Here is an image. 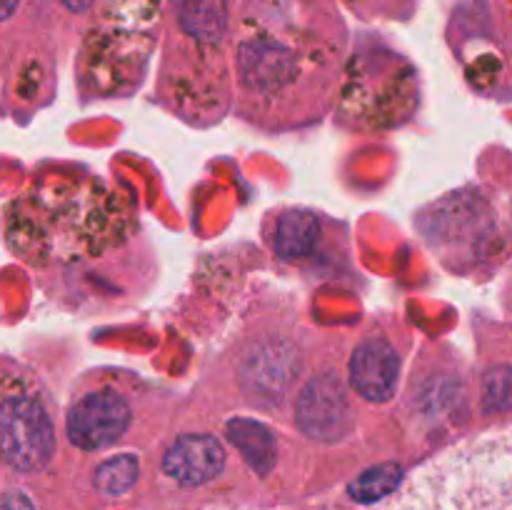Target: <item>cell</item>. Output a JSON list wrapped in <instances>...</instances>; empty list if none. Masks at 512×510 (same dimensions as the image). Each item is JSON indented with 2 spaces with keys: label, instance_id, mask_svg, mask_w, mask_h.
I'll list each match as a JSON object with an SVG mask.
<instances>
[{
  "label": "cell",
  "instance_id": "obj_1",
  "mask_svg": "<svg viewBox=\"0 0 512 510\" xmlns=\"http://www.w3.org/2000/svg\"><path fill=\"white\" fill-rule=\"evenodd\" d=\"M130 210L95 178H43L13 200L8 243L25 263L50 265L100 255L123 243Z\"/></svg>",
  "mask_w": 512,
  "mask_h": 510
},
{
  "label": "cell",
  "instance_id": "obj_2",
  "mask_svg": "<svg viewBox=\"0 0 512 510\" xmlns=\"http://www.w3.org/2000/svg\"><path fill=\"white\" fill-rule=\"evenodd\" d=\"M383 510H512L508 428L465 440L430 460Z\"/></svg>",
  "mask_w": 512,
  "mask_h": 510
},
{
  "label": "cell",
  "instance_id": "obj_3",
  "mask_svg": "<svg viewBox=\"0 0 512 510\" xmlns=\"http://www.w3.org/2000/svg\"><path fill=\"white\" fill-rule=\"evenodd\" d=\"M53 425L35 395L0 393V455L23 473L45 468L53 455Z\"/></svg>",
  "mask_w": 512,
  "mask_h": 510
},
{
  "label": "cell",
  "instance_id": "obj_4",
  "mask_svg": "<svg viewBox=\"0 0 512 510\" xmlns=\"http://www.w3.org/2000/svg\"><path fill=\"white\" fill-rule=\"evenodd\" d=\"M130 425V408L113 390H98L73 405L68 415V438L83 450L113 445Z\"/></svg>",
  "mask_w": 512,
  "mask_h": 510
},
{
  "label": "cell",
  "instance_id": "obj_5",
  "mask_svg": "<svg viewBox=\"0 0 512 510\" xmlns=\"http://www.w3.org/2000/svg\"><path fill=\"white\" fill-rule=\"evenodd\" d=\"M400 358L393 345L383 338H370L353 353L350 360V380L353 388L373 403H385L398 388Z\"/></svg>",
  "mask_w": 512,
  "mask_h": 510
},
{
  "label": "cell",
  "instance_id": "obj_6",
  "mask_svg": "<svg viewBox=\"0 0 512 510\" xmlns=\"http://www.w3.org/2000/svg\"><path fill=\"white\" fill-rule=\"evenodd\" d=\"M225 465V450L210 435H180L165 453L163 470L183 485H203L220 475Z\"/></svg>",
  "mask_w": 512,
  "mask_h": 510
},
{
  "label": "cell",
  "instance_id": "obj_7",
  "mask_svg": "<svg viewBox=\"0 0 512 510\" xmlns=\"http://www.w3.org/2000/svg\"><path fill=\"white\" fill-rule=\"evenodd\" d=\"M345 393L335 378H318L305 388L298 403V420L305 433L315 438H338L345 425Z\"/></svg>",
  "mask_w": 512,
  "mask_h": 510
},
{
  "label": "cell",
  "instance_id": "obj_8",
  "mask_svg": "<svg viewBox=\"0 0 512 510\" xmlns=\"http://www.w3.org/2000/svg\"><path fill=\"white\" fill-rule=\"evenodd\" d=\"M318 215L310 210H288L275 225V253L285 260L303 258L318 240Z\"/></svg>",
  "mask_w": 512,
  "mask_h": 510
},
{
  "label": "cell",
  "instance_id": "obj_9",
  "mask_svg": "<svg viewBox=\"0 0 512 510\" xmlns=\"http://www.w3.org/2000/svg\"><path fill=\"white\" fill-rule=\"evenodd\" d=\"M178 18L185 33L215 43L228 28V3L225 0H178Z\"/></svg>",
  "mask_w": 512,
  "mask_h": 510
},
{
  "label": "cell",
  "instance_id": "obj_10",
  "mask_svg": "<svg viewBox=\"0 0 512 510\" xmlns=\"http://www.w3.org/2000/svg\"><path fill=\"white\" fill-rule=\"evenodd\" d=\"M228 433L230 440L238 445L240 453L245 455V460H248L250 465H255L258 473H268L275 455L273 435L268 433V428L253 423V420L238 418L233 420V423H228Z\"/></svg>",
  "mask_w": 512,
  "mask_h": 510
},
{
  "label": "cell",
  "instance_id": "obj_11",
  "mask_svg": "<svg viewBox=\"0 0 512 510\" xmlns=\"http://www.w3.org/2000/svg\"><path fill=\"white\" fill-rule=\"evenodd\" d=\"M400 475H403L400 465H395V463L378 465V468H373V470H368V473L360 475V478L350 485V493H353V498L360 500V503H373V500H380L383 495L393 493V488L398 485Z\"/></svg>",
  "mask_w": 512,
  "mask_h": 510
},
{
  "label": "cell",
  "instance_id": "obj_12",
  "mask_svg": "<svg viewBox=\"0 0 512 510\" xmlns=\"http://www.w3.org/2000/svg\"><path fill=\"white\" fill-rule=\"evenodd\" d=\"M138 478V460L133 455L123 453L105 460L98 468V488L108 495H123Z\"/></svg>",
  "mask_w": 512,
  "mask_h": 510
},
{
  "label": "cell",
  "instance_id": "obj_13",
  "mask_svg": "<svg viewBox=\"0 0 512 510\" xmlns=\"http://www.w3.org/2000/svg\"><path fill=\"white\" fill-rule=\"evenodd\" d=\"M0 510H33V503H30L25 495L13 493V495H8L3 503H0Z\"/></svg>",
  "mask_w": 512,
  "mask_h": 510
},
{
  "label": "cell",
  "instance_id": "obj_14",
  "mask_svg": "<svg viewBox=\"0 0 512 510\" xmlns=\"http://www.w3.org/2000/svg\"><path fill=\"white\" fill-rule=\"evenodd\" d=\"M63 5L68 10H73V13H83V10H88L93 5V0H63Z\"/></svg>",
  "mask_w": 512,
  "mask_h": 510
},
{
  "label": "cell",
  "instance_id": "obj_15",
  "mask_svg": "<svg viewBox=\"0 0 512 510\" xmlns=\"http://www.w3.org/2000/svg\"><path fill=\"white\" fill-rule=\"evenodd\" d=\"M20 0H0V20L10 18V15L15 13V8H18Z\"/></svg>",
  "mask_w": 512,
  "mask_h": 510
}]
</instances>
